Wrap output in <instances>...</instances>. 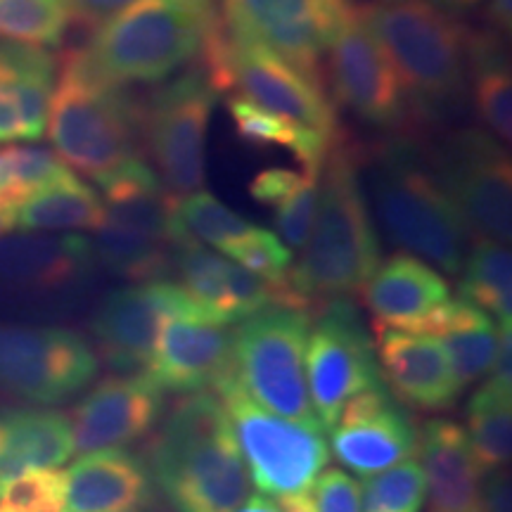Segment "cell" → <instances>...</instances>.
<instances>
[{
    "label": "cell",
    "instance_id": "cell-10",
    "mask_svg": "<svg viewBox=\"0 0 512 512\" xmlns=\"http://www.w3.org/2000/svg\"><path fill=\"white\" fill-rule=\"evenodd\" d=\"M219 91L202 62L188 64L143 102V150L176 197L204 185L207 133Z\"/></svg>",
    "mask_w": 512,
    "mask_h": 512
},
{
    "label": "cell",
    "instance_id": "cell-34",
    "mask_svg": "<svg viewBox=\"0 0 512 512\" xmlns=\"http://www.w3.org/2000/svg\"><path fill=\"white\" fill-rule=\"evenodd\" d=\"M460 271H465L460 299L496 316L498 325H512V254L508 245L477 240Z\"/></svg>",
    "mask_w": 512,
    "mask_h": 512
},
{
    "label": "cell",
    "instance_id": "cell-14",
    "mask_svg": "<svg viewBox=\"0 0 512 512\" xmlns=\"http://www.w3.org/2000/svg\"><path fill=\"white\" fill-rule=\"evenodd\" d=\"M384 382L368 330L349 299H332L306 339V384L313 413L325 432L335 427L344 403Z\"/></svg>",
    "mask_w": 512,
    "mask_h": 512
},
{
    "label": "cell",
    "instance_id": "cell-26",
    "mask_svg": "<svg viewBox=\"0 0 512 512\" xmlns=\"http://www.w3.org/2000/svg\"><path fill=\"white\" fill-rule=\"evenodd\" d=\"M392 330L439 337L463 389L489 375L501 339V325L465 299H448L418 318L394 325Z\"/></svg>",
    "mask_w": 512,
    "mask_h": 512
},
{
    "label": "cell",
    "instance_id": "cell-30",
    "mask_svg": "<svg viewBox=\"0 0 512 512\" xmlns=\"http://www.w3.org/2000/svg\"><path fill=\"white\" fill-rule=\"evenodd\" d=\"M107 209L100 192L67 174L38 190L17 207V226L27 233H64V230H100Z\"/></svg>",
    "mask_w": 512,
    "mask_h": 512
},
{
    "label": "cell",
    "instance_id": "cell-44",
    "mask_svg": "<svg viewBox=\"0 0 512 512\" xmlns=\"http://www.w3.org/2000/svg\"><path fill=\"white\" fill-rule=\"evenodd\" d=\"M302 174H304V169H302ZM302 174L294 169H283V166L264 169L252 178V183H249V195H252V200L273 209L275 204L283 200L287 192H290L294 185L299 183Z\"/></svg>",
    "mask_w": 512,
    "mask_h": 512
},
{
    "label": "cell",
    "instance_id": "cell-17",
    "mask_svg": "<svg viewBox=\"0 0 512 512\" xmlns=\"http://www.w3.org/2000/svg\"><path fill=\"white\" fill-rule=\"evenodd\" d=\"M328 434L335 458L358 477L415 458L420 446V430L411 413L384 382L351 396Z\"/></svg>",
    "mask_w": 512,
    "mask_h": 512
},
{
    "label": "cell",
    "instance_id": "cell-20",
    "mask_svg": "<svg viewBox=\"0 0 512 512\" xmlns=\"http://www.w3.org/2000/svg\"><path fill=\"white\" fill-rule=\"evenodd\" d=\"M233 368V330L202 318L174 316L164 323L145 373L164 392L214 389Z\"/></svg>",
    "mask_w": 512,
    "mask_h": 512
},
{
    "label": "cell",
    "instance_id": "cell-45",
    "mask_svg": "<svg viewBox=\"0 0 512 512\" xmlns=\"http://www.w3.org/2000/svg\"><path fill=\"white\" fill-rule=\"evenodd\" d=\"M133 3H138V0H69L74 22L88 29L100 27L102 22H107V19L126 10ZM202 3H211V0H202Z\"/></svg>",
    "mask_w": 512,
    "mask_h": 512
},
{
    "label": "cell",
    "instance_id": "cell-12",
    "mask_svg": "<svg viewBox=\"0 0 512 512\" xmlns=\"http://www.w3.org/2000/svg\"><path fill=\"white\" fill-rule=\"evenodd\" d=\"M100 361L79 332L0 323V389L17 399L62 403L81 394Z\"/></svg>",
    "mask_w": 512,
    "mask_h": 512
},
{
    "label": "cell",
    "instance_id": "cell-1",
    "mask_svg": "<svg viewBox=\"0 0 512 512\" xmlns=\"http://www.w3.org/2000/svg\"><path fill=\"white\" fill-rule=\"evenodd\" d=\"M299 252L287 283L309 309L358 294L382 264L358 147L342 136L332 143L320 169L316 219Z\"/></svg>",
    "mask_w": 512,
    "mask_h": 512
},
{
    "label": "cell",
    "instance_id": "cell-27",
    "mask_svg": "<svg viewBox=\"0 0 512 512\" xmlns=\"http://www.w3.org/2000/svg\"><path fill=\"white\" fill-rule=\"evenodd\" d=\"M358 294L375 316L373 325L394 328L448 302L451 287L420 256L394 254L375 268Z\"/></svg>",
    "mask_w": 512,
    "mask_h": 512
},
{
    "label": "cell",
    "instance_id": "cell-11",
    "mask_svg": "<svg viewBox=\"0 0 512 512\" xmlns=\"http://www.w3.org/2000/svg\"><path fill=\"white\" fill-rule=\"evenodd\" d=\"M434 176L456 204L470 240L510 245L512 166L503 143L477 128L451 133L434 155Z\"/></svg>",
    "mask_w": 512,
    "mask_h": 512
},
{
    "label": "cell",
    "instance_id": "cell-3",
    "mask_svg": "<svg viewBox=\"0 0 512 512\" xmlns=\"http://www.w3.org/2000/svg\"><path fill=\"white\" fill-rule=\"evenodd\" d=\"M373 209L384 235L408 254L458 275L467 256V228L456 204L427 169L411 140L358 150Z\"/></svg>",
    "mask_w": 512,
    "mask_h": 512
},
{
    "label": "cell",
    "instance_id": "cell-22",
    "mask_svg": "<svg viewBox=\"0 0 512 512\" xmlns=\"http://www.w3.org/2000/svg\"><path fill=\"white\" fill-rule=\"evenodd\" d=\"M55 76L48 48L0 41V143L43 138Z\"/></svg>",
    "mask_w": 512,
    "mask_h": 512
},
{
    "label": "cell",
    "instance_id": "cell-31",
    "mask_svg": "<svg viewBox=\"0 0 512 512\" xmlns=\"http://www.w3.org/2000/svg\"><path fill=\"white\" fill-rule=\"evenodd\" d=\"M228 114L233 119L235 131L245 143L259 147H283L297 157L304 171H316V174H320L325 157L339 136V133L337 136H325L316 128L268 112L256 102L240 98V95L228 98Z\"/></svg>",
    "mask_w": 512,
    "mask_h": 512
},
{
    "label": "cell",
    "instance_id": "cell-29",
    "mask_svg": "<svg viewBox=\"0 0 512 512\" xmlns=\"http://www.w3.org/2000/svg\"><path fill=\"white\" fill-rule=\"evenodd\" d=\"M467 62L472 74V95L479 119L498 143L512 138V79L505 53V36L491 29L470 31Z\"/></svg>",
    "mask_w": 512,
    "mask_h": 512
},
{
    "label": "cell",
    "instance_id": "cell-13",
    "mask_svg": "<svg viewBox=\"0 0 512 512\" xmlns=\"http://www.w3.org/2000/svg\"><path fill=\"white\" fill-rule=\"evenodd\" d=\"M325 88L363 124L401 131L415 124V112L392 62L370 34L354 3L328 48Z\"/></svg>",
    "mask_w": 512,
    "mask_h": 512
},
{
    "label": "cell",
    "instance_id": "cell-47",
    "mask_svg": "<svg viewBox=\"0 0 512 512\" xmlns=\"http://www.w3.org/2000/svg\"><path fill=\"white\" fill-rule=\"evenodd\" d=\"M484 27L508 36L512 27V0H486Z\"/></svg>",
    "mask_w": 512,
    "mask_h": 512
},
{
    "label": "cell",
    "instance_id": "cell-24",
    "mask_svg": "<svg viewBox=\"0 0 512 512\" xmlns=\"http://www.w3.org/2000/svg\"><path fill=\"white\" fill-rule=\"evenodd\" d=\"M418 453L425 460V496L430 512H479L484 470L465 427L446 418L427 420Z\"/></svg>",
    "mask_w": 512,
    "mask_h": 512
},
{
    "label": "cell",
    "instance_id": "cell-4",
    "mask_svg": "<svg viewBox=\"0 0 512 512\" xmlns=\"http://www.w3.org/2000/svg\"><path fill=\"white\" fill-rule=\"evenodd\" d=\"M46 126L55 155L98 183L140 157L143 100L95 74L76 48L57 60Z\"/></svg>",
    "mask_w": 512,
    "mask_h": 512
},
{
    "label": "cell",
    "instance_id": "cell-41",
    "mask_svg": "<svg viewBox=\"0 0 512 512\" xmlns=\"http://www.w3.org/2000/svg\"><path fill=\"white\" fill-rule=\"evenodd\" d=\"M67 479L57 467L29 470L3 486L0 512H64Z\"/></svg>",
    "mask_w": 512,
    "mask_h": 512
},
{
    "label": "cell",
    "instance_id": "cell-43",
    "mask_svg": "<svg viewBox=\"0 0 512 512\" xmlns=\"http://www.w3.org/2000/svg\"><path fill=\"white\" fill-rule=\"evenodd\" d=\"M311 498L313 512H361V484L339 467L320 472Z\"/></svg>",
    "mask_w": 512,
    "mask_h": 512
},
{
    "label": "cell",
    "instance_id": "cell-23",
    "mask_svg": "<svg viewBox=\"0 0 512 512\" xmlns=\"http://www.w3.org/2000/svg\"><path fill=\"white\" fill-rule=\"evenodd\" d=\"M93 242L83 235H3L0 287L55 292L79 283L93 268Z\"/></svg>",
    "mask_w": 512,
    "mask_h": 512
},
{
    "label": "cell",
    "instance_id": "cell-6",
    "mask_svg": "<svg viewBox=\"0 0 512 512\" xmlns=\"http://www.w3.org/2000/svg\"><path fill=\"white\" fill-rule=\"evenodd\" d=\"M219 19L216 0H138L91 29L79 53L119 86L162 83L202 55Z\"/></svg>",
    "mask_w": 512,
    "mask_h": 512
},
{
    "label": "cell",
    "instance_id": "cell-8",
    "mask_svg": "<svg viewBox=\"0 0 512 512\" xmlns=\"http://www.w3.org/2000/svg\"><path fill=\"white\" fill-rule=\"evenodd\" d=\"M200 62L219 93L240 95L268 112L337 136V112L325 83L311 79L261 43L228 34L221 19L204 43Z\"/></svg>",
    "mask_w": 512,
    "mask_h": 512
},
{
    "label": "cell",
    "instance_id": "cell-5",
    "mask_svg": "<svg viewBox=\"0 0 512 512\" xmlns=\"http://www.w3.org/2000/svg\"><path fill=\"white\" fill-rule=\"evenodd\" d=\"M361 15L392 62L415 121L444 117L467 88L470 29L432 0L363 3Z\"/></svg>",
    "mask_w": 512,
    "mask_h": 512
},
{
    "label": "cell",
    "instance_id": "cell-9",
    "mask_svg": "<svg viewBox=\"0 0 512 512\" xmlns=\"http://www.w3.org/2000/svg\"><path fill=\"white\" fill-rule=\"evenodd\" d=\"M309 311L268 306L233 330V375L266 411L318 425L306 384Z\"/></svg>",
    "mask_w": 512,
    "mask_h": 512
},
{
    "label": "cell",
    "instance_id": "cell-37",
    "mask_svg": "<svg viewBox=\"0 0 512 512\" xmlns=\"http://www.w3.org/2000/svg\"><path fill=\"white\" fill-rule=\"evenodd\" d=\"M69 166L53 150L34 145H8L0 150V202L19 207L38 190L60 181Z\"/></svg>",
    "mask_w": 512,
    "mask_h": 512
},
{
    "label": "cell",
    "instance_id": "cell-40",
    "mask_svg": "<svg viewBox=\"0 0 512 512\" xmlns=\"http://www.w3.org/2000/svg\"><path fill=\"white\" fill-rule=\"evenodd\" d=\"M422 503L425 472L413 458L370 475L361 486V512H420Z\"/></svg>",
    "mask_w": 512,
    "mask_h": 512
},
{
    "label": "cell",
    "instance_id": "cell-49",
    "mask_svg": "<svg viewBox=\"0 0 512 512\" xmlns=\"http://www.w3.org/2000/svg\"><path fill=\"white\" fill-rule=\"evenodd\" d=\"M432 3L444 12H448V15L460 17L467 10H475L477 5L484 3V0H432Z\"/></svg>",
    "mask_w": 512,
    "mask_h": 512
},
{
    "label": "cell",
    "instance_id": "cell-21",
    "mask_svg": "<svg viewBox=\"0 0 512 512\" xmlns=\"http://www.w3.org/2000/svg\"><path fill=\"white\" fill-rule=\"evenodd\" d=\"M64 512H157V486L145 460L124 448L79 456L64 472Z\"/></svg>",
    "mask_w": 512,
    "mask_h": 512
},
{
    "label": "cell",
    "instance_id": "cell-39",
    "mask_svg": "<svg viewBox=\"0 0 512 512\" xmlns=\"http://www.w3.org/2000/svg\"><path fill=\"white\" fill-rule=\"evenodd\" d=\"M178 216H181V223L192 238L221 254H226L242 235H247L254 228L247 219H242L202 188L178 197Z\"/></svg>",
    "mask_w": 512,
    "mask_h": 512
},
{
    "label": "cell",
    "instance_id": "cell-7",
    "mask_svg": "<svg viewBox=\"0 0 512 512\" xmlns=\"http://www.w3.org/2000/svg\"><path fill=\"white\" fill-rule=\"evenodd\" d=\"M226 408L249 479L278 501L309 494L330 460L323 427L266 411L235 380L233 368L211 389Z\"/></svg>",
    "mask_w": 512,
    "mask_h": 512
},
{
    "label": "cell",
    "instance_id": "cell-42",
    "mask_svg": "<svg viewBox=\"0 0 512 512\" xmlns=\"http://www.w3.org/2000/svg\"><path fill=\"white\" fill-rule=\"evenodd\" d=\"M318 178L320 174H316V171H304L299 183L273 207L275 230H278L275 235L292 252H299L311 235L318 209Z\"/></svg>",
    "mask_w": 512,
    "mask_h": 512
},
{
    "label": "cell",
    "instance_id": "cell-48",
    "mask_svg": "<svg viewBox=\"0 0 512 512\" xmlns=\"http://www.w3.org/2000/svg\"><path fill=\"white\" fill-rule=\"evenodd\" d=\"M235 512H285V510H283V505H280L278 501H271L268 496H261V494L252 496V494H249L247 501L242 503Z\"/></svg>",
    "mask_w": 512,
    "mask_h": 512
},
{
    "label": "cell",
    "instance_id": "cell-35",
    "mask_svg": "<svg viewBox=\"0 0 512 512\" xmlns=\"http://www.w3.org/2000/svg\"><path fill=\"white\" fill-rule=\"evenodd\" d=\"M95 240V254L102 261V266L114 275H121L126 280H157L171 268V252L174 247L162 240L147 238L136 230L121 228L117 223L105 221V226Z\"/></svg>",
    "mask_w": 512,
    "mask_h": 512
},
{
    "label": "cell",
    "instance_id": "cell-15",
    "mask_svg": "<svg viewBox=\"0 0 512 512\" xmlns=\"http://www.w3.org/2000/svg\"><path fill=\"white\" fill-rule=\"evenodd\" d=\"M351 8V0H223L219 15L228 34L271 48L325 83V53Z\"/></svg>",
    "mask_w": 512,
    "mask_h": 512
},
{
    "label": "cell",
    "instance_id": "cell-19",
    "mask_svg": "<svg viewBox=\"0 0 512 512\" xmlns=\"http://www.w3.org/2000/svg\"><path fill=\"white\" fill-rule=\"evenodd\" d=\"M377 366L389 392L403 406L418 411H446L463 394L451 358L439 337L411 335L373 325Z\"/></svg>",
    "mask_w": 512,
    "mask_h": 512
},
{
    "label": "cell",
    "instance_id": "cell-46",
    "mask_svg": "<svg viewBox=\"0 0 512 512\" xmlns=\"http://www.w3.org/2000/svg\"><path fill=\"white\" fill-rule=\"evenodd\" d=\"M482 479V503L479 512H512V486L510 472L505 467L484 472Z\"/></svg>",
    "mask_w": 512,
    "mask_h": 512
},
{
    "label": "cell",
    "instance_id": "cell-28",
    "mask_svg": "<svg viewBox=\"0 0 512 512\" xmlns=\"http://www.w3.org/2000/svg\"><path fill=\"white\" fill-rule=\"evenodd\" d=\"M74 456L67 413L46 408L0 411V491L29 470L60 467Z\"/></svg>",
    "mask_w": 512,
    "mask_h": 512
},
{
    "label": "cell",
    "instance_id": "cell-2",
    "mask_svg": "<svg viewBox=\"0 0 512 512\" xmlns=\"http://www.w3.org/2000/svg\"><path fill=\"white\" fill-rule=\"evenodd\" d=\"M147 467L176 512H235L252 494L226 408L207 389L171 406L147 446Z\"/></svg>",
    "mask_w": 512,
    "mask_h": 512
},
{
    "label": "cell",
    "instance_id": "cell-32",
    "mask_svg": "<svg viewBox=\"0 0 512 512\" xmlns=\"http://www.w3.org/2000/svg\"><path fill=\"white\" fill-rule=\"evenodd\" d=\"M228 264L230 259L202 245L190 233H185L171 252V266H176L178 285L200 309L202 318L216 325L240 323L228 287Z\"/></svg>",
    "mask_w": 512,
    "mask_h": 512
},
{
    "label": "cell",
    "instance_id": "cell-51",
    "mask_svg": "<svg viewBox=\"0 0 512 512\" xmlns=\"http://www.w3.org/2000/svg\"><path fill=\"white\" fill-rule=\"evenodd\" d=\"M380 3H399V0H380Z\"/></svg>",
    "mask_w": 512,
    "mask_h": 512
},
{
    "label": "cell",
    "instance_id": "cell-36",
    "mask_svg": "<svg viewBox=\"0 0 512 512\" xmlns=\"http://www.w3.org/2000/svg\"><path fill=\"white\" fill-rule=\"evenodd\" d=\"M72 22L69 0H0V41L57 48Z\"/></svg>",
    "mask_w": 512,
    "mask_h": 512
},
{
    "label": "cell",
    "instance_id": "cell-50",
    "mask_svg": "<svg viewBox=\"0 0 512 512\" xmlns=\"http://www.w3.org/2000/svg\"><path fill=\"white\" fill-rule=\"evenodd\" d=\"M15 226H17V207H10V204L0 202V238L8 235Z\"/></svg>",
    "mask_w": 512,
    "mask_h": 512
},
{
    "label": "cell",
    "instance_id": "cell-33",
    "mask_svg": "<svg viewBox=\"0 0 512 512\" xmlns=\"http://www.w3.org/2000/svg\"><path fill=\"white\" fill-rule=\"evenodd\" d=\"M467 437L484 472L508 467L512 453V387L486 377L467 403Z\"/></svg>",
    "mask_w": 512,
    "mask_h": 512
},
{
    "label": "cell",
    "instance_id": "cell-16",
    "mask_svg": "<svg viewBox=\"0 0 512 512\" xmlns=\"http://www.w3.org/2000/svg\"><path fill=\"white\" fill-rule=\"evenodd\" d=\"M174 316L202 318V313L171 280H140L110 292L93 316L100 356L117 373H140L150 363L164 323Z\"/></svg>",
    "mask_w": 512,
    "mask_h": 512
},
{
    "label": "cell",
    "instance_id": "cell-18",
    "mask_svg": "<svg viewBox=\"0 0 512 512\" xmlns=\"http://www.w3.org/2000/svg\"><path fill=\"white\" fill-rule=\"evenodd\" d=\"M164 389L143 373H119L95 384L69 413L74 453L128 446L159 425Z\"/></svg>",
    "mask_w": 512,
    "mask_h": 512
},
{
    "label": "cell",
    "instance_id": "cell-25",
    "mask_svg": "<svg viewBox=\"0 0 512 512\" xmlns=\"http://www.w3.org/2000/svg\"><path fill=\"white\" fill-rule=\"evenodd\" d=\"M107 221L174 247L188 230L178 216V197L145 159L133 157L98 181Z\"/></svg>",
    "mask_w": 512,
    "mask_h": 512
},
{
    "label": "cell",
    "instance_id": "cell-38",
    "mask_svg": "<svg viewBox=\"0 0 512 512\" xmlns=\"http://www.w3.org/2000/svg\"><path fill=\"white\" fill-rule=\"evenodd\" d=\"M226 256L283 294V309L309 311V306L290 290V283H287V275L294 264L292 249L271 230L254 226L228 249Z\"/></svg>",
    "mask_w": 512,
    "mask_h": 512
}]
</instances>
